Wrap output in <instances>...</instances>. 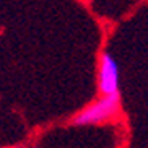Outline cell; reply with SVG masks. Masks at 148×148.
Here are the masks:
<instances>
[{"label": "cell", "instance_id": "7a4b0ae2", "mask_svg": "<svg viewBox=\"0 0 148 148\" xmlns=\"http://www.w3.org/2000/svg\"><path fill=\"white\" fill-rule=\"evenodd\" d=\"M119 91V69L109 52L101 54L99 64V93L103 96Z\"/></svg>", "mask_w": 148, "mask_h": 148}, {"label": "cell", "instance_id": "6da1fadb", "mask_svg": "<svg viewBox=\"0 0 148 148\" xmlns=\"http://www.w3.org/2000/svg\"><path fill=\"white\" fill-rule=\"evenodd\" d=\"M121 109V95L119 91L112 95L103 96L99 101H96L95 104L88 106L78 112L72 119V125L80 127V125H91V124H103L109 119L116 117Z\"/></svg>", "mask_w": 148, "mask_h": 148}]
</instances>
